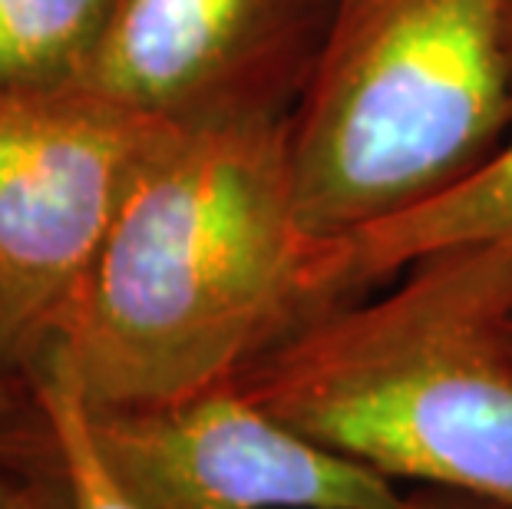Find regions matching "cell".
I'll list each match as a JSON object with an SVG mask.
<instances>
[{"label":"cell","mask_w":512,"mask_h":509,"mask_svg":"<svg viewBox=\"0 0 512 509\" xmlns=\"http://www.w3.org/2000/svg\"><path fill=\"white\" fill-rule=\"evenodd\" d=\"M318 245L294 199L291 119L162 126L43 354L93 410L228 384L324 311Z\"/></svg>","instance_id":"6da1fadb"},{"label":"cell","mask_w":512,"mask_h":509,"mask_svg":"<svg viewBox=\"0 0 512 509\" xmlns=\"http://www.w3.org/2000/svg\"><path fill=\"white\" fill-rule=\"evenodd\" d=\"M311 314L235 384L308 437L512 509V242L430 255Z\"/></svg>","instance_id":"7a4b0ae2"},{"label":"cell","mask_w":512,"mask_h":509,"mask_svg":"<svg viewBox=\"0 0 512 509\" xmlns=\"http://www.w3.org/2000/svg\"><path fill=\"white\" fill-rule=\"evenodd\" d=\"M509 126L512 0H337L291 116L301 225L324 242L410 209Z\"/></svg>","instance_id":"3957f363"},{"label":"cell","mask_w":512,"mask_h":509,"mask_svg":"<svg viewBox=\"0 0 512 509\" xmlns=\"http://www.w3.org/2000/svg\"><path fill=\"white\" fill-rule=\"evenodd\" d=\"M162 126L86 93L0 100V354L53 341Z\"/></svg>","instance_id":"277c9868"},{"label":"cell","mask_w":512,"mask_h":509,"mask_svg":"<svg viewBox=\"0 0 512 509\" xmlns=\"http://www.w3.org/2000/svg\"><path fill=\"white\" fill-rule=\"evenodd\" d=\"M337 0H119L76 93L166 129L281 123L298 110Z\"/></svg>","instance_id":"5b68a950"},{"label":"cell","mask_w":512,"mask_h":509,"mask_svg":"<svg viewBox=\"0 0 512 509\" xmlns=\"http://www.w3.org/2000/svg\"><path fill=\"white\" fill-rule=\"evenodd\" d=\"M90 424L139 509L413 506L394 476L285 424L235 381L156 407H90Z\"/></svg>","instance_id":"8992f818"},{"label":"cell","mask_w":512,"mask_h":509,"mask_svg":"<svg viewBox=\"0 0 512 509\" xmlns=\"http://www.w3.org/2000/svg\"><path fill=\"white\" fill-rule=\"evenodd\" d=\"M486 242H512V133L476 169L430 199L364 229L324 238L314 288L328 308L384 288L430 255Z\"/></svg>","instance_id":"52a82bcc"},{"label":"cell","mask_w":512,"mask_h":509,"mask_svg":"<svg viewBox=\"0 0 512 509\" xmlns=\"http://www.w3.org/2000/svg\"><path fill=\"white\" fill-rule=\"evenodd\" d=\"M119 0H0V100L76 93Z\"/></svg>","instance_id":"ba28073f"},{"label":"cell","mask_w":512,"mask_h":509,"mask_svg":"<svg viewBox=\"0 0 512 509\" xmlns=\"http://www.w3.org/2000/svg\"><path fill=\"white\" fill-rule=\"evenodd\" d=\"M27 384L63 493V509H139L106 463L93 437L86 397L67 367L53 354H40L27 364Z\"/></svg>","instance_id":"9c48e42d"},{"label":"cell","mask_w":512,"mask_h":509,"mask_svg":"<svg viewBox=\"0 0 512 509\" xmlns=\"http://www.w3.org/2000/svg\"><path fill=\"white\" fill-rule=\"evenodd\" d=\"M34 400V397H30ZM0 509H63V493L43 443L37 410L30 414L14 457L0 470Z\"/></svg>","instance_id":"30bf717a"},{"label":"cell","mask_w":512,"mask_h":509,"mask_svg":"<svg viewBox=\"0 0 512 509\" xmlns=\"http://www.w3.org/2000/svg\"><path fill=\"white\" fill-rule=\"evenodd\" d=\"M30 414H34V400H30L27 371L17 367L7 354H0V470L14 457V447L24 437Z\"/></svg>","instance_id":"8fae6325"},{"label":"cell","mask_w":512,"mask_h":509,"mask_svg":"<svg viewBox=\"0 0 512 509\" xmlns=\"http://www.w3.org/2000/svg\"><path fill=\"white\" fill-rule=\"evenodd\" d=\"M410 509H509L489 500H476V496L466 493H453V490H437L430 486V493H413V506Z\"/></svg>","instance_id":"7c38bea8"}]
</instances>
